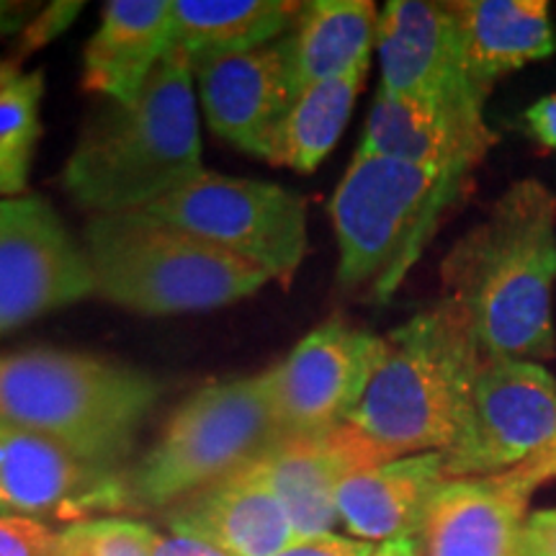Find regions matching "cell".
Wrapping results in <instances>:
<instances>
[{"label":"cell","instance_id":"1","mask_svg":"<svg viewBox=\"0 0 556 556\" xmlns=\"http://www.w3.org/2000/svg\"><path fill=\"white\" fill-rule=\"evenodd\" d=\"M441 302L462 319L482 361L556 353V197L539 178L500 193L443 261Z\"/></svg>","mask_w":556,"mask_h":556},{"label":"cell","instance_id":"2","mask_svg":"<svg viewBox=\"0 0 556 556\" xmlns=\"http://www.w3.org/2000/svg\"><path fill=\"white\" fill-rule=\"evenodd\" d=\"M204 173L191 58L178 47L131 103H111L83 131L62 184L96 214L155 204Z\"/></svg>","mask_w":556,"mask_h":556},{"label":"cell","instance_id":"3","mask_svg":"<svg viewBox=\"0 0 556 556\" xmlns=\"http://www.w3.org/2000/svg\"><path fill=\"white\" fill-rule=\"evenodd\" d=\"M482 366L475 340L446 304L420 312L384 338L377 371L351 426L389 458L454 446Z\"/></svg>","mask_w":556,"mask_h":556},{"label":"cell","instance_id":"4","mask_svg":"<svg viewBox=\"0 0 556 556\" xmlns=\"http://www.w3.org/2000/svg\"><path fill=\"white\" fill-rule=\"evenodd\" d=\"M160 384L137 368L60 348L0 356V426L37 433L119 467Z\"/></svg>","mask_w":556,"mask_h":556},{"label":"cell","instance_id":"5","mask_svg":"<svg viewBox=\"0 0 556 556\" xmlns=\"http://www.w3.org/2000/svg\"><path fill=\"white\" fill-rule=\"evenodd\" d=\"M467 180L405 160L356 152L330 201L340 289L366 291L374 302H389L467 189Z\"/></svg>","mask_w":556,"mask_h":556},{"label":"cell","instance_id":"6","mask_svg":"<svg viewBox=\"0 0 556 556\" xmlns=\"http://www.w3.org/2000/svg\"><path fill=\"white\" fill-rule=\"evenodd\" d=\"M96 294L137 315L168 317L240 302L270 276L184 229L129 214H96L86 227Z\"/></svg>","mask_w":556,"mask_h":556},{"label":"cell","instance_id":"7","mask_svg":"<svg viewBox=\"0 0 556 556\" xmlns=\"http://www.w3.org/2000/svg\"><path fill=\"white\" fill-rule=\"evenodd\" d=\"M278 435L266 374L201 387L129 477L131 503L160 507L217 484Z\"/></svg>","mask_w":556,"mask_h":556},{"label":"cell","instance_id":"8","mask_svg":"<svg viewBox=\"0 0 556 556\" xmlns=\"http://www.w3.org/2000/svg\"><path fill=\"white\" fill-rule=\"evenodd\" d=\"M139 214L240 255L283 283L307 255V204L266 180L204 170Z\"/></svg>","mask_w":556,"mask_h":556},{"label":"cell","instance_id":"9","mask_svg":"<svg viewBox=\"0 0 556 556\" xmlns=\"http://www.w3.org/2000/svg\"><path fill=\"white\" fill-rule=\"evenodd\" d=\"M556 438V377L533 361H482L446 479L503 475Z\"/></svg>","mask_w":556,"mask_h":556},{"label":"cell","instance_id":"10","mask_svg":"<svg viewBox=\"0 0 556 556\" xmlns=\"http://www.w3.org/2000/svg\"><path fill=\"white\" fill-rule=\"evenodd\" d=\"M384 338L328 319L307 332L266 384L281 433H323L351 420L377 371Z\"/></svg>","mask_w":556,"mask_h":556},{"label":"cell","instance_id":"11","mask_svg":"<svg viewBox=\"0 0 556 556\" xmlns=\"http://www.w3.org/2000/svg\"><path fill=\"white\" fill-rule=\"evenodd\" d=\"M96 294L88 255L39 197L3 199L0 336Z\"/></svg>","mask_w":556,"mask_h":556},{"label":"cell","instance_id":"12","mask_svg":"<svg viewBox=\"0 0 556 556\" xmlns=\"http://www.w3.org/2000/svg\"><path fill=\"white\" fill-rule=\"evenodd\" d=\"M131 503L129 479L52 438L0 426V513L21 518L88 520Z\"/></svg>","mask_w":556,"mask_h":556},{"label":"cell","instance_id":"13","mask_svg":"<svg viewBox=\"0 0 556 556\" xmlns=\"http://www.w3.org/2000/svg\"><path fill=\"white\" fill-rule=\"evenodd\" d=\"M381 88L451 109L484 111L486 96L469 78L464 41L451 3L392 0L379 13Z\"/></svg>","mask_w":556,"mask_h":556},{"label":"cell","instance_id":"14","mask_svg":"<svg viewBox=\"0 0 556 556\" xmlns=\"http://www.w3.org/2000/svg\"><path fill=\"white\" fill-rule=\"evenodd\" d=\"M191 65L214 135L270 163L276 131L299 93L291 39L283 37L250 52L199 58Z\"/></svg>","mask_w":556,"mask_h":556},{"label":"cell","instance_id":"15","mask_svg":"<svg viewBox=\"0 0 556 556\" xmlns=\"http://www.w3.org/2000/svg\"><path fill=\"white\" fill-rule=\"evenodd\" d=\"M392 462L351 422L323 433H281L253 464L289 513L296 536L332 533L338 486L353 471Z\"/></svg>","mask_w":556,"mask_h":556},{"label":"cell","instance_id":"16","mask_svg":"<svg viewBox=\"0 0 556 556\" xmlns=\"http://www.w3.org/2000/svg\"><path fill=\"white\" fill-rule=\"evenodd\" d=\"M539 486L526 464L503 475L446 479L430 497L420 526L426 556H518Z\"/></svg>","mask_w":556,"mask_h":556},{"label":"cell","instance_id":"17","mask_svg":"<svg viewBox=\"0 0 556 556\" xmlns=\"http://www.w3.org/2000/svg\"><path fill=\"white\" fill-rule=\"evenodd\" d=\"M495 142L497 137L486 127L484 111L451 109L379 90L358 155L405 160L422 168L471 178Z\"/></svg>","mask_w":556,"mask_h":556},{"label":"cell","instance_id":"18","mask_svg":"<svg viewBox=\"0 0 556 556\" xmlns=\"http://www.w3.org/2000/svg\"><path fill=\"white\" fill-rule=\"evenodd\" d=\"M170 528L229 556H276L299 539L289 513L253 462L173 513Z\"/></svg>","mask_w":556,"mask_h":556},{"label":"cell","instance_id":"19","mask_svg":"<svg viewBox=\"0 0 556 556\" xmlns=\"http://www.w3.org/2000/svg\"><path fill=\"white\" fill-rule=\"evenodd\" d=\"M446 482L441 451L392 458L348 475L338 486V518L353 539L415 536L435 490Z\"/></svg>","mask_w":556,"mask_h":556},{"label":"cell","instance_id":"20","mask_svg":"<svg viewBox=\"0 0 556 556\" xmlns=\"http://www.w3.org/2000/svg\"><path fill=\"white\" fill-rule=\"evenodd\" d=\"M173 47V0H111L83 54V86L131 103Z\"/></svg>","mask_w":556,"mask_h":556},{"label":"cell","instance_id":"21","mask_svg":"<svg viewBox=\"0 0 556 556\" xmlns=\"http://www.w3.org/2000/svg\"><path fill=\"white\" fill-rule=\"evenodd\" d=\"M458 18L469 78L490 96L497 78L552 58L556 31L546 0H464Z\"/></svg>","mask_w":556,"mask_h":556},{"label":"cell","instance_id":"22","mask_svg":"<svg viewBox=\"0 0 556 556\" xmlns=\"http://www.w3.org/2000/svg\"><path fill=\"white\" fill-rule=\"evenodd\" d=\"M379 13L368 0H317L304 3L291 34L296 90L340 78L371 62Z\"/></svg>","mask_w":556,"mask_h":556},{"label":"cell","instance_id":"23","mask_svg":"<svg viewBox=\"0 0 556 556\" xmlns=\"http://www.w3.org/2000/svg\"><path fill=\"white\" fill-rule=\"evenodd\" d=\"M289 0H173V39L191 60L266 47L302 16Z\"/></svg>","mask_w":556,"mask_h":556},{"label":"cell","instance_id":"24","mask_svg":"<svg viewBox=\"0 0 556 556\" xmlns=\"http://www.w3.org/2000/svg\"><path fill=\"white\" fill-rule=\"evenodd\" d=\"M368 65L353 67L340 78L315 83L302 88L291 103L287 119L276 131L270 163L287 165L291 170L312 173L330 155L343 135L353 106L364 88Z\"/></svg>","mask_w":556,"mask_h":556},{"label":"cell","instance_id":"25","mask_svg":"<svg viewBox=\"0 0 556 556\" xmlns=\"http://www.w3.org/2000/svg\"><path fill=\"white\" fill-rule=\"evenodd\" d=\"M45 75L0 60V197L18 199L26 191L34 150L41 131L39 106Z\"/></svg>","mask_w":556,"mask_h":556},{"label":"cell","instance_id":"26","mask_svg":"<svg viewBox=\"0 0 556 556\" xmlns=\"http://www.w3.org/2000/svg\"><path fill=\"white\" fill-rule=\"evenodd\" d=\"M155 531L129 518H88L60 531L58 556H150Z\"/></svg>","mask_w":556,"mask_h":556},{"label":"cell","instance_id":"27","mask_svg":"<svg viewBox=\"0 0 556 556\" xmlns=\"http://www.w3.org/2000/svg\"><path fill=\"white\" fill-rule=\"evenodd\" d=\"M60 533L45 523L0 513V556H58Z\"/></svg>","mask_w":556,"mask_h":556},{"label":"cell","instance_id":"28","mask_svg":"<svg viewBox=\"0 0 556 556\" xmlns=\"http://www.w3.org/2000/svg\"><path fill=\"white\" fill-rule=\"evenodd\" d=\"M377 544L361 541L340 533H323V536H299L276 556H374Z\"/></svg>","mask_w":556,"mask_h":556},{"label":"cell","instance_id":"29","mask_svg":"<svg viewBox=\"0 0 556 556\" xmlns=\"http://www.w3.org/2000/svg\"><path fill=\"white\" fill-rule=\"evenodd\" d=\"M518 556H556V507L528 513L520 531Z\"/></svg>","mask_w":556,"mask_h":556},{"label":"cell","instance_id":"30","mask_svg":"<svg viewBox=\"0 0 556 556\" xmlns=\"http://www.w3.org/2000/svg\"><path fill=\"white\" fill-rule=\"evenodd\" d=\"M523 124L533 142H539L544 150H556V93L531 103L523 114Z\"/></svg>","mask_w":556,"mask_h":556},{"label":"cell","instance_id":"31","mask_svg":"<svg viewBox=\"0 0 556 556\" xmlns=\"http://www.w3.org/2000/svg\"><path fill=\"white\" fill-rule=\"evenodd\" d=\"M150 556H229V554L222 552L217 546L206 544V541H199L191 536H178V533L160 536V533H155Z\"/></svg>","mask_w":556,"mask_h":556},{"label":"cell","instance_id":"32","mask_svg":"<svg viewBox=\"0 0 556 556\" xmlns=\"http://www.w3.org/2000/svg\"><path fill=\"white\" fill-rule=\"evenodd\" d=\"M374 556H420V544H417L415 536L389 539L377 546Z\"/></svg>","mask_w":556,"mask_h":556},{"label":"cell","instance_id":"33","mask_svg":"<svg viewBox=\"0 0 556 556\" xmlns=\"http://www.w3.org/2000/svg\"><path fill=\"white\" fill-rule=\"evenodd\" d=\"M0 219H3V199H0Z\"/></svg>","mask_w":556,"mask_h":556}]
</instances>
